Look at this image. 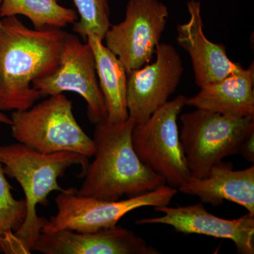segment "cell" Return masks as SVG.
I'll return each mask as SVG.
<instances>
[{
    "mask_svg": "<svg viewBox=\"0 0 254 254\" xmlns=\"http://www.w3.org/2000/svg\"><path fill=\"white\" fill-rule=\"evenodd\" d=\"M68 33L62 28L31 29L16 16L0 26V110H26L41 95L32 83L59 65Z\"/></svg>",
    "mask_w": 254,
    "mask_h": 254,
    "instance_id": "6da1fadb",
    "label": "cell"
},
{
    "mask_svg": "<svg viewBox=\"0 0 254 254\" xmlns=\"http://www.w3.org/2000/svg\"><path fill=\"white\" fill-rule=\"evenodd\" d=\"M0 159L6 176L22 187L27 206L21 227L0 240V252L30 254L48 221L38 216L37 205H48L50 193L63 190L58 179L73 165H81L83 173L89 164L88 158L68 151L42 153L18 143L0 146Z\"/></svg>",
    "mask_w": 254,
    "mask_h": 254,
    "instance_id": "7a4b0ae2",
    "label": "cell"
},
{
    "mask_svg": "<svg viewBox=\"0 0 254 254\" xmlns=\"http://www.w3.org/2000/svg\"><path fill=\"white\" fill-rule=\"evenodd\" d=\"M135 124L107 120L95 125L93 163L80 175L84 178L77 192L105 200H120L151 191L166 185L163 177L142 163L131 143Z\"/></svg>",
    "mask_w": 254,
    "mask_h": 254,
    "instance_id": "3957f363",
    "label": "cell"
},
{
    "mask_svg": "<svg viewBox=\"0 0 254 254\" xmlns=\"http://www.w3.org/2000/svg\"><path fill=\"white\" fill-rule=\"evenodd\" d=\"M72 109V102L60 93L29 109L15 110L10 118L11 135L40 153L68 151L91 158L94 141L78 125Z\"/></svg>",
    "mask_w": 254,
    "mask_h": 254,
    "instance_id": "277c9868",
    "label": "cell"
},
{
    "mask_svg": "<svg viewBox=\"0 0 254 254\" xmlns=\"http://www.w3.org/2000/svg\"><path fill=\"white\" fill-rule=\"evenodd\" d=\"M181 141L190 177L204 178L210 169L237 154L254 132V118H233L196 109L180 117Z\"/></svg>",
    "mask_w": 254,
    "mask_h": 254,
    "instance_id": "5b68a950",
    "label": "cell"
},
{
    "mask_svg": "<svg viewBox=\"0 0 254 254\" xmlns=\"http://www.w3.org/2000/svg\"><path fill=\"white\" fill-rule=\"evenodd\" d=\"M178 190L170 186L127 199L105 200L80 194L76 188L60 191L55 198L58 213L48 220L43 233L60 230L94 232L116 226L126 214L147 206L169 205Z\"/></svg>",
    "mask_w": 254,
    "mask_h": 254,
    "instance_id": "8992f818",
    "label": "cell"
},
{
    "mask_svg": "<svg viewBox=\"0 0 254 254\" xmlns=\"http://www.w3.org/2000/svg\"><path fill=\"white\" fill-rule=\"evenodd\" d=\"M186 100L180 95L167 102L145 123L135 125L131 133L132 145L142 163L177 190L190 177L177 126Z\"/></svg>",
    "mask_w": 254,
    "mask_h": 254,
    "instance_id": "52a82bcc",
    "label": "cell"
},
{
    "mask_svg": "<svg viewBox=\"0 0 254 254\" xmlns=\"http://www.w3.org/2000/svg\"><path fill=\"white\" fill-rule=\"evenodd\" d=\"M168 6L159 0H129L125 18L105 33V46L128 73L148 64L168 23Z\"/></svg>",
    "mask_w": 254,
    "mask_h": 254,
    "instance_id": "ba28073f",
    "label": "cell"
},
{
    "mask_svg": "<svg viewBox=\"0 0 254 254\" xmlns=\"http://www.w3.org/2000/svg\"><path fill=\"white\" fill-rule=\"evenodd\" d=\"M41 98L73 92L87 103V115L96 125L108 118L106 104L97 76L94 54L88 43H83L75 35L65 39L59 65L53 72L32 83Z\"/></svg>",
    "mask_w": 254,
    "mask_h": 254,
    "instance_id": "9c48e42d",
    "label": "cell"
},
{
    "mask_svg": "<svg viewBox=\"0 0 254 254\" xmlns=\"http://www.w3.org/2000/svg\"><path fill=\"white\" fill-rule=\"evenodd\" d=\"M155 55L154 63L127 73V110L135 125L145 123L168 101L184 72L181 57L172 45L160 43Z\"/></svg>",
    "mask_w": 254,
    "mask_h": 254,
    "instance_id": "30bf717a",
    "label": "cell"
},
{
    "mask_svg": "<svg viewBox=\"0 0 254 254\" xmlns=\"http://www.w3.org/2000/svg\"><path fill=\"white\" fill-rule=\"evenodd\" d=\"M154 209L163 213V216L141 218L136 220V225L163 224L185 235L195 234L231 240L239 254H254V215L250 213L227 220L209 213L200 203L186 206H155Z\"/></svg>",
    "mask_w": 254,
    "mask_h": 254,
    "instance_id": "8fae6325",
    "label": "cell"
},
{
    "mask_svg": "<svg viewBox=\"0 0 254 254\" xmlns=\"http://www.w3.org/2000/svg\"><path fill=\"white\" fill-rule=\"evenodd\" d=\"M31 252L44 254H159L141 237L118 226L94 232L60 230L43 233Z\"/></svg>",
    "mask_w": 254,
    "mask_h": 254,
    "instance_id": "7c38bea8",
    "label": "cell"
},
{
    "mask_svg": "<svg viewBox=\"0 0 254 254\" xmlns=\"http://www.w3.org/2000/svg\"><path fill=\"white\" fill-rule=\"evenodd\" d=\"M190 19L177 26V43L190 55L195 82L199 88L243 69L227 56L226 48L209 41L203 32L201 6L198 0L187 2Z\"/></svg>",
    "mask_w": 254,
    "mask_h": 254,
    "instance_id": "4fadbf2b",
    "label": "cell"
},
{
    "mask_svg": "<svg viewBox=\"0 0 254 254\" xmlns=\"http://www.w3.org/2000/svg\"><path fill=\"white\" fill-rule=\"evenodd\" d=\"M178 190L214 206L229 200L242 205L254 215V165L245 170H234L231 163L222 161L210 169L204 178L190 177Z\"/></svg>",
    "mask_w": 254,
    "mask_h": 254,
    "instance_id": "5bb4252c",
    "label": "cell"
},
{
    "mask_svg": "<svg viewBox=\"0 0 254 254\" xmlns=\"http://www.w3.org/2000/svg\"><path fill=\"white\" fill-rule=\"evenodd\" d=\"M254 65L200 88L186 105L233 118H254Z\"/></svg>",
    "mask_w": 254,
    "mask_h": 254,
    "instance_id": "9a60e30c",
    "label": "cell"
},
{
    "mask_svg": "<svg viewBox=\"0 0 254 254\" xmlns=\"http://www.w3.org/2000/svg\"><path fill=\"white\" fill-rule=\"evenodd\" d=\"M86 42L94 54L98 83L108 111L107 121L113 124L125 123L128 119L126 68L100 37L90 33Z\"/></svg>",
    "mask_w": 254,
    "mask_h": 254,
    "instance_id": "2e32d148",
    "label": "cell"
},
{
    "mask_svg": "<svg viewBox=\"0 0 254 254\" xmlns=\"http://www.w3.org/2000/svg\"><path fill=\"white\" fill-rule=\"evenodd\" d=\"M23 15L36 29L65 27L76 22L78 15L72 9L62 6L57 0H2L1 18Z\"/></svg>",
    "mask_w": 254,
    "mask_h": 254,
    "instance_id": "e0dca14e",
    "label": "cell"
},
{
    "mask_svg": "<svg viewBox=\"0 0 254 254\" xmlns=\"http://www.w3.org/2000/svg\"><path fill=\"white\" fill-rule=\"evenodd\" d=\"M80 19L73 23V30L86 40L90 33L104 39L109 29L110 8L109 0H73Z\"/></svg>",
    "mask_w": 254,
    "mask_h": 254,
    "instance_id": "ac0fdd59",
    "label": "cell"
},
{
    "mask_svg": "<svg viewBox=\"0 0 254 254\" xmlns=\"http://www.w3.org/2000/svg\"><path fill=\"white\" fill-rule=\"evenodd\" d=\"M11 190L0 159V239L17 231L27 213L26 200H16Z\"/></svg>",
    "mask_w": 254,
    "mask_h": 254,
    "instance_id": "d6986e66",
    "label": "cell"
},
{
    "mask_svg": "<svg viewBox=\"0 0 254 254\" xmlns=\"http://www.w3.org/2000/svg\"><path fill=\"white\" fill-rule=\"evenodd\" d=\"M239 153L250 163H254V132L244 141L241 145Z\"/></svg>",
    "mask_w": 254,
    "mask_h": 254,
    "instance_id": "ffe728a7",
    "label": "cell"
},
{
    "mask_svg": "<svg viewBox=\"0 0 254 254\" xmlns=\"http://www.w3.org/2000/svg\"><path fill=\"white\" fill-rule=\"evenodd\" d=\"M12 122H11V118L9 117L6 116L5 114L2 113L1 110H0V125L1 124H4L6 125H11Z\"/></svg>",
    "mask_w": 254,
    "mask_h": 254,
    "instance_id": "44dd1931",
    "label": "cell"
},
{
    "mask_svg": "<svg viewBox=\"0 0 254 254\" xmlns=\"http://www.w3.org/2000/svg\"><path fill=\"white\" fill-rule=\"evenodd\" d=\"M1 1H2V0H0V6H1ZM1 16H0V26H1Z\"/></svg>",
    "mask_w": 254,
    "mask_h": 254,
    "instance_id": "7402d4cb",
    "label": "cell"
}]
</instances>
